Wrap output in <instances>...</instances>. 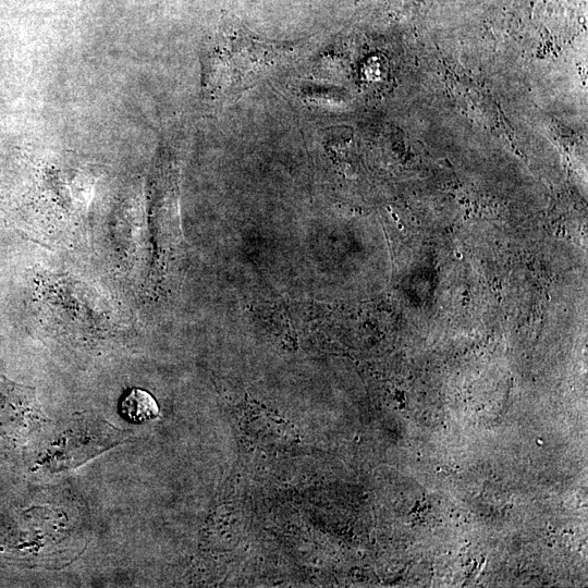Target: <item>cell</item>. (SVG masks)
Returning a JSON list of instances; mask_svg holds the SVG:
<instances>
[{
  "label": "cell",
  "mask_w": 588,
  "mask_h": 588,
  "mask_svg": "<svg viewBox=\"0 0 588 588\" xmlns=\"http://www.w3.org/2000/svg\"><path fill=\"white\" fill-rule=\"evenodd\" d=\"M286 52L285 47L223 27L201 48L203 94L213 102H232L278 65Z\"/></svg>",
  "instance_id": "cell-1"
},
{
  "label": "cell",
  "mask_w": 588,
  "mask_h": 588,
  "mask_svg": "<svg viewBox=\"0 0 588 588\" xmlns=\"http://www.w3.org/2000/svg\"><path fill=\"white\" fill-rule=\"evenodd\" d=\"M131 432L90 415L75 417L49 444L38 461L49 473L74 469L99 454L125 442Z\"/></svg>",
  "instance_id": "cell-2"
},
{
  "label": "cell",
  "mask_w": 588,
  "mask_h": 588,
  "mask_svg": "<svg viewBox=\"0 0 588 588\" xmlns=\"http://www.w3.org/2000/svg\"><path fill=\"white\" fill-rule=\"evenodd\" d=\"M49 421L33 387L0 376V438L22 441Z\"/></svg>",
  "instance_id": "cell-3"
},
{
  "label": "cell",
  "mask_w": 588,
  "mask_h": 588,
  "mask_svg": "<svg viewBox=\"0 0 588 588\" xmlns=\"http://www.w3.org/2000/svg\"><path fill=\"white\" fill-rule=\"evenodd\" d=\"M121 414L133 422H145L154 419L159 407L156 400L147 391L133 388L121 400Z\"/></svg>",
  "instance_id": "cell-4"
}]
</instances>
